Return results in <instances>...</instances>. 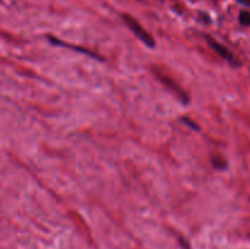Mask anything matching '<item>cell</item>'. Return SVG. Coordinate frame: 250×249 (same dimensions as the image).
I'll use <instances>...</instances> for the list:
<instances>
[{
	"mask_svg": "<svg viewBox=\"0 0 250 249\" xmlns=\"http://www.w3.org/2000/svg\"><path fill=\"white\" fill-rule=\"evenodd\" d=\"M122 19H124V21L126 22L127 26L129 27V29H131V31L133 32V33L136 34V36L138 37L144 44H146V45L150 46V48H154V46H155V41L153 39V37H151L150 34H149L148 32H146V29L138 23L137 20H134L133 17H131L129 15H124Z\"/></svg>",
	"mask_w": 250,
	"mask_h": 249,
	"instance_id": "cell-1",
	"label": "cell"
},
{
	"mask_svg": "<svg viewBox=\"0 0 250 249\" xmlns=\"http://www.w3.org/2000/svg\"><path fill=\"white\" fill-rule=\"evenodd\" d=\"M207 39H208V43H209V45L211 46V48L214 49V50L216 51V53L219 54V55L221 56V58H224L225 60L229 61V62L233 63V65H237L236 60H234L233 54H232L231 51H229V49L226 48V46H224V45H222V44H220L219 42H216V41H214V39H211V38H210V37H208Z\"/></svg>",
	"mask_w": 250,
	"mask_h": 249,
	"instance_id": "cell-2",
	"label": "cell"
},
{
	"mask_svg": "<svg viewBox=\"0 0 250 249\" xmlns=\"http://www.w3.org/2000/svg\"><path fill=\"white\" fill-rule=\"evenodd\" d=\"M239 22L243 26L250 27V12L249 11H242L239 14Z\"/></svg>",
	"mask_w": 250,
	"mask_h": 249,
	"instance_id": "cell-3",
	"label": "cell"
},
{
	"mask_svg": "<svg viewBox=\"0 0 250 249\" xmlns=\"http://www.w3.org/2000/svg\"><path fill=\"white\" fill-rule=\"evenodd\" d=\"M212 163H214L215 167L220 168V170H221V168L226 167V163H225V161L222 160V159H220V158H215L214 160H212Z\"/></svg>",
	"mask_w": 250,
	"mask_h": 249,
	"instance_id": "cell-4",
	"label": "cell"
},
{
	"mask_svg": "<svg viewBox=\"0 0 250 249\" xmlns=\"http://www.w3.org/2000/svg\"><path fill=\"white\" fill-rule=\"evenodd\" d=\"M182 121L185 122V124H187V126L192 127V128H194V129H199V127L197 126V124H195V122H193V121H190V120H189V119H187V117H183Z\"/></svg>",
	"mask_w": 250,
	"mask_h": 249,
	"instance_id": "cell-5",
	"label": "cell"
},
{
	"mask_svg": "<svg viewBox=\"0 0 250 249\" xmlns=\"http://www.w3.org/2000/svg\"><path fill=\"white\" fill-rule=\"evenodd\" d=\"M236 1L239 2V4L244 5V6L250 7V0H236Z\"/></svg>",
	"mask_w": 250,
	"mask_h": 249,
	"instance_id": "cell-6",
	"label": "cell"
}]
</instances>
